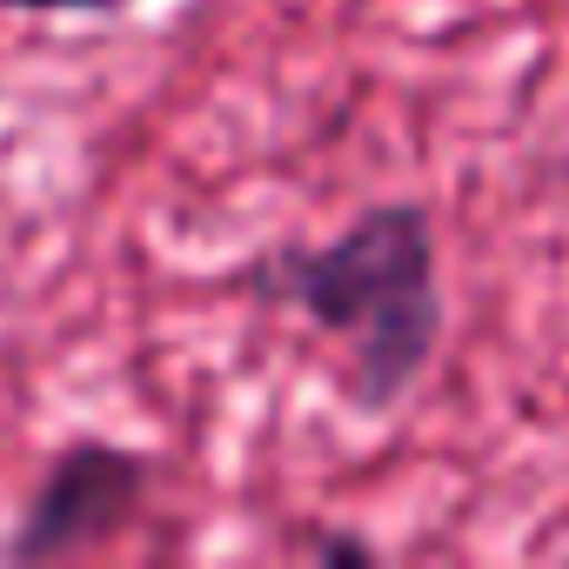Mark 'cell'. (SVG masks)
Returning <instances> with one entry per match:
<instances>
[{"label": "cell", "mask_w": 569, "mask_h": 569, "mask_svg": "<svg viewBox=\"0 0 569 569\" xmlns=\"http://www.w3.org/2000/svg\"><path fill=\"white\" fill-rule=\"evenodd\" d=\"M8 14H41V21H108V14H128L141 0H0Z\"/></svg>", "instance_id": "obj_3"}, {"label": "cell", "mask_w": 569, "mask_h": 569, "mask_svg": "<svg viewBox=\"0 0 569 569\" xmlns=\"http://www.w3.org/2000/svg\"><path fill=\"white\" fill-rule=\"evenodd\" d=\"M316 556H322V562H376L382 549H376L369 536H336V529H322V536H316Z\"/></svg>", "instance_id": "obj_4"}, {"label": "cell", "mask_w": 569, "mask_h": 569, "mask_svg": "<svg viewBox=\"0 0 569 569\" xmlns=\"http://www.w3.org/2000/svg\"><path fill=\"white\" fill-rule=\"evenodd\" d=\"M241 289L261 309L302 316L342 349V396L356 416L402 409L442 356V241L429 201L416 194L369 201L322 241H281L254 254Z\"/></svg>", "instance_id": "obj_1"}, {"label": "cell", "mask_w": 569, "mask_h": 569, "mask_svg": "<svg viewBox=\"0 0 569 569\" xmlns=\"http://www.w3.org/2000/svg\"><path fill=\"white\" fill-rule=\"evenodd\" d=\"M154 469H161L154 449L114 442V436H68L41 462L14 529L0 536V562H68L101 549L148 509Z\"/></svg>", "instance_id": "obj_2"}]
</instances>
